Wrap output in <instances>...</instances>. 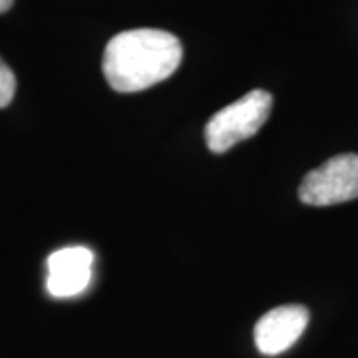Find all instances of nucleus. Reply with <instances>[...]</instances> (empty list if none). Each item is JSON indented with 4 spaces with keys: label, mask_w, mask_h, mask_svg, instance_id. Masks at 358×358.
Here are the masks:
<instances>
[{
    "label": "nucleus",
    "mask_w": 358,
    "mask_h": 358,
    "mask_svg": "<svg viewBox=\"0 0 358 358\" xmlns=\"http://www.w3.org/2000/svg\"><path fill=\"white\" fill-rule=\"evenodd\" d=\"M181 42L157 28L120 32L103 52V76L122 94H134L171 76L181 64Z\"/></svg>",
    "instance_id": "f257e3e1"
},
{
    "label": "nucleus",
    "mask_w": 358,
    "mask_h": 358,
    "mask_svg": "<svg viewBox=\"0 0 358 358\" xmlns=\"http://www.w3.org/2000/svg\"><path fill=\"white\" fill-rule=\"evenodd\" d=\"M273 96L265 90H253L237 102L225 106L207 122L205 140L211 152L223 154L235 143L253 138L271 115Z\"/></svg>",
    "instance_id": "f03ea898"
},
{
    "label": "nucleus",
    "mask_w": 358,
    "mask_h": 358,
    "mask_svg": "<svg viewBox=\"0 0 358 358\" xmlns=\"http://www.w3.org/2000/svg\"><path fill=\"white\" fill-rule=\"evenodd\" d=\"M301 201L313 207L345 203L358 197V154L331 157L308 171L299 187Z\"/></svg>",
    "instance_id": "7ed1b4c3"
},
{
    "label": "nucleus",
    "mask_w": 358,
    "mask_h": 358,
    "mask_svg": "<svg viewBox=\"0 0 358 358\" xmlns=\"http://www.w3.org/2000/svg\"><path fill=\"white\" fill-rule=\"evenodd\" d=\"M94 253L88 247L74 245L54 251L46 261V289L54 299H70L84 293L92 282Z\"/></svg>",
    "instance_id": "20e7f679"
},
{
    "label": "nucleus",
    "mask_w": 358,
    "mask_h": 358,
    "mask_svg": "<svg viewBox=\"0 0 358 358\" xmlns=\"http://www.w3.org/2000/svg\"><path fill=\"white\" fill-rule=\"evenodd\" d=\"M308 324V310L301 305H282L257 320L255 345L265 357H277L301 338Z\"/></svg>",
    "instance_id": "39448f33"
},
{
    "label": "nucleus",
    "mask_w": 358,
    "mask_h": 358,
    "mask_svg": "<svg viewBox=\"0 0 358 358\" xmlns=\"http://www.w3.org/2000/svg\"><path fill=\"white\" fill-rule=\"evenodd\" d=\"M14 92H16V76L6 66V62L0 58V108H6L13 102Z\"/></svg>",
    "instance_id": "423d86ee"
},
{
    "label": "nucleus",
    "mask_w": 358,
    "mask_h": 358,
    "mask_svg": "<svg viewBox=\"0 0 358 358\" xmlns=\"http://www.w3.org/2000/svg\"><path fill=\"white\" fill-rule=\"evenodd\" d=\"M13 2L14 0H0V14L2 13H6L10 6H13Z\"/></svg>",
    "instance_id": "0eeeda50"
}]
</instances>
